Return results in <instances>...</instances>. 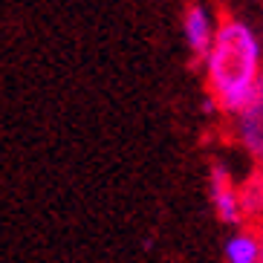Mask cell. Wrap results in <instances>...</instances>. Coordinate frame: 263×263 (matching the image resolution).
Listing matches in <instances>:
<instances>
[{"label": "cell", "mask_w": 263, "mask_h": 263, "mask_svg": "<svg viewBox=\"0 0 263 263\" xmlns=\"http://www.w3.org/2000/svg\"><path fill=\"white\" fill-rule=\"evenodd\" d=\"M209 90L217 107L243 113L252 107V81L260 72V49L246 24L223 17L209 49Z\"/></svg>", "instance_id": "cell-1"}, {"label": "cell", "mask_w": 263, "mask_h": 263, "mask_svg": "<svg viewBox=\"0 0 263 263\" xmlns=\"http://www.w3.org/2000/svg\"><path fill=\"white\" fill-rule=\"evenodd\" d=\"M211 200H214L217 214H220L223 223L240 226V220H243L240 197H237V188L232 182V174L223 165H211Z\"/></svg>", "instance_id": "cell-2"}, {"label": "cell", "mask_w": 263, "mask_h": 263, "mask_svg": "<svg viewBox=\"0 0 263 263\" xmlns=\"http://www.w3.org/2000/svg\"><path fill=\"white\" fill-rule=\"evenodd\" d=\"M237 139L255 156V162L263 165V104H255V107H246L243 113H237Z\"/></svg>", "instance_id": "cell-3"}, {"label": "cell", "mask_w": 263, "mask_h": 263, "mask_svg": "<svg viewBox=\"0 0 263 263\" xmlns=\"http://www.w3.org/2000/svg\"><path fill=\"white\" fill-rule=\"evenodd\" d=\"M185 38L191 44L197 58H209L211 41H214V29H211V17L202 6H191L185 15Z\"/></svg>", "instance_id": "cell-4"}, {"label": "cell", "mask_w": 263, "mask_h": 263, "mask_svg": "<svg viewBox=\"0 0 263 263\" xmlns=\"http://www.w3.org/2000/svg\"><path fill=\"white\" fill-rule=\"evenodd\" d=\"M243 217H260L263 214V165H257L255 174H249L243 188L237 191Z\"/></svg>", "instance_id": "cell-5"}, {"label": "cell", "mask_w": 263, "mask_h": 263, "mask_svg": "<svg viewBox=\"0 0 263 263\" xmlns=\"http://www.w3.org/2000/svg\"><path fill=\"white\" fill-rule=\"evenodd\" d=\"M226 257L232 263H255L260 260V237L257 234H237L226 243Z\"/></svg>", "instance_id": "cell-6"}, {"label": "cell", "mask_w": 263, "mask_h": 263, "mask_svg": "<svg viewBox=\"0 0 263 263\" xmlns=\"http://www.w3.org/2000/svg\"><path fill=\"white\" fill-rule=\"evenodd\" d=\"M257 237H260V260H263V226H260V232H257Z\"/></svg>", "instance_id": "cell-7"}]
</instances>
